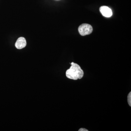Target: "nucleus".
<instances>
[{
  "instance_id": "nucleus-1",
  "label": "nucleus",
  "mask_w": 131,
  "mask_h": 131,
  "mask_svg": "<svg viewBox=\"0 0 131 131\" xmlns=\"http://www.w3.org/2000/svg\"><path fill=\"white\" fill-rule=\"evenodd\" d=\"M71 64L70 68L66 72V77L69 79L74 80L81 79L83 76V70L78 64L73 62Z\"/></svg>"
},
{
  "instance_id": "nucleus-2",
  "label": "nucleus",
  "mask_w": 131,
  "mask_h": 131,
  "mask_svg": "<svg viewBox=\"0 0 131 131\" xmlns=\"http://www.w3.org/2000/svg\"><path fill=\"white\" fill-rule=\"evenodd\" d=\"M78 30L80 35L85 36L91 34L93 32V28L89 24H83L79 26Z\"/></svg>"
},
{
  "instance_id": "nucleus-3",
  "label": "nucleus",
  "mask_w": 131,
  "mask_h": 131,
  "mask_svg": "<svg viewBox=\"0 0 131 131\" xmlns=\"http://www.w3.org/2000/svg\"><path fill=\"white\" fill-rule=\"evenodd\" d=\"M100 10L102 15L106 17H110L113 15L111 9L107 6H101L100 8Z\"/></svg>"
},
{
  "instance_id": "nucleus-4",
  "label": "nucleus",
  "mask_w": 131,
  "mask_h": 131,
  "mask_svg": "<svg viewBox=\"0 0 131 131\" xmlns=\"http://www.w3.org/2000/svg\"><path fill=\"white\" fill-rule=\"evenodd\" d=\"M27 42L25 38L21 37L18 38L15 43V46L18 49H24L26 46Z\"/></svg>"
},
{
  "instance_id": "nucleus-5",
  "label": "nucleus",
  "mask_w": 131,
  "mask_h": 131,
  "mask_svg": "<svg viewBox=\"0 0 131 131\" xmlns=\"http://www.w3.org/2000/svg\"><path fill=\"white\" fill-rule=\"evenodd\" d=\"M128 103L129 105L131 106V92H130L128 96Z\"/></svg>"
},
{
  "instance_id": "nucleus-6",
  "label": "nucleus",
  "mask_w": 131,
  "mask_h": 131,
  "mask_svg": "<svg viewBox=\"0 0 131 131\" xmlns=\"http://www.w3.org/2000/svg\"><path fill=\"white\" fill-rule=\"evenodd\" d=\"M78 131H88V130H87V129H86L85 128H82L80 129H79V130H78Z\"/></svg>"
}]
</instances>
